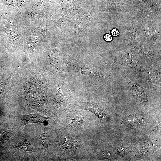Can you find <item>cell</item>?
<instances>
[{"label": "cell", "mask_w": 161, "mask_h": 161, "mask_svg": "<svg viewBox=\"0 0 161 161\" xmlns=\"http://www.w3.org/2000/svg\"><path fill=\"white\" fill-rule=\"evenodd\" d=\"M59 155L63 159H75L80 153L81 143L72 138L68 132L64 131L60 135Z\"/></svg>", "instance_id": "6da1fadb"}, {"label": "cell", "mask_w": 161, "mask_h": 161, "mask_svg": "<svg viewBox=\"0 0 161 161\" xmlns=\"http://www.w3.org/2000/svg\"><path fill=\"white\" fill-rule=\"evenodd\" d=\"M66 70L70 75H87L97 78H105L106 74L102 71L93 68L78 61H65Z\"/></svg>", "instance_id": "7a4b0ae2"}, {"label": "cell", "mask_w": 161, "mask_h": 161, "mask_svg": "<svg viewBox=\"0 0 161 161\" xmlns=\"http://www.w3.org/2000/svg\"><path fill=\"white\" fill-rule=\"evenodd\" d=\"M60 82L56 95L52 103V106L57 111H70L75 108L76 100L69 89H67L69 95L65 97L63 95L60 89Z\"/></svg>", "instance_id": "3957f363"}, {"label": "cell", "mask_w": 161, "mask_h": 161, "mask_svg": "<svg viewBox=\"0 0 161 161\" xmlns=\"http://www.w3.org/2000/svg\"><path fill=\"white\" fill-rule=\"evenodd\" d=\"M75 108L87 110L93 113L103 122L109 119V113L104 103L76 100Z\"/></svg>", "instance_id": "277c9868"}, {"label": "cell", "mask_w": 161, "mask_h": 161, "mask_svg": "<svg viewBox=\"0 0 161 161\" xmlns=\"http://www.w3.org/2000/svg\"><path fill=\"white\" fill-rule=\"evenodd\" d=\"M3 25L7 37V45L12 47L18 46L21 43V39L16 25L10 19L5 20Z\"/></svg>", "instance_id": "5b68a950"}, {"label": "cell", "mask_w": 161, "mask_h": 161, "mask_svg": "<svg viewBox=\"0 0 161 161\" xmlns=\"http://www.w3.org/2000/svg\"><path fill=\"white\" fill-rule=\"evenodd\" d=\"M17 123L20 126L36 123H42L45 125L49 124L51 117H46L37 114H30L27 115L19 113L14 114Z\"/></svg>", "instance_id": "8992f818"}, {"label": "cell", "mask_w": 161, "mask_h": 161, "mask_svg": "<svg viewBox=\"0 0 161 161\" xmlns=\"http://www.w3.org/2000/svg\"><path fill=\"white\" fill-rule=\"evenodd\" d=\"M42 36L40 27L37 25L33 29L29 35L25 48V51L32 53L37 49L41 43Z\"/></svg>", "instance_id": "52a82bcc"}, {"label": "cell", "mask_w": 161, "mask_h": 161, "mask_svg": "<svg viewBox=\"0 0 161 161\" xmlns=\"http://www.w3.org/2000/svg\"><path fill=\"white\" fill-rule=\"evenodd\" d=\"M146 120L144 117L141 115L131 114L124 117L122 123L129 128L136 131L143 128Z\"/></svg>", "instance_id": "ba28073f"}, {"label": "cell", "mask_w": 161, "mask_h": 161, "mask_svg": "<svg viewBox=\"0 0 161 161\" xmlns=\"http://www.w3.org/2000/svg\"><path fill=\"white\" fill-rule=\"evenodd\" d=\"M69 118L71 120V123L66 126L67 128L73 130L82 129L86 123V116L83 115L81 113H79L73 119L70 117Z\"/></svg>", "instance_id": "9c48e42d"}, {"label": "cell", "mask_w": 161, "mask_h": 161, "mask_svg": "<svg viewBox=\"0 0 161 161\" xmlns=\"http://www.w3.org/2000/svg\"><path fill=\"white\" fill-rule=\"evenodd\" d=\"M6 4L11 6L18 12V14L21 15V10L23 6L30 0H2Z\"/></svg>", "instance_id": "30bf717a"}, {"label": "cell", "mask_w": 161, "mask_h": 161, "mask_svg": "<svg viewBox=\"0 0 161 161\" xmlns=\"http://www.w3.org/2000/svg\"><path fill=\"white\" fill-rule=\"evenodd\" d=\"M15 148L20 149L26 151H30L33 150V146L31 143L26 140L23 141Z\"/></svg>", "instance_id": "8fae6325"}, {"label": "cell", "mask_w": 161, "mask_h": 161, "mask_svg": "<svg viewBox=\"0 0 161 161\" xmlns=\"http://www.w3.org/2000/svg\"><path fill=\"white\" fill-rule=\"evenodd\" d=\"M41 141L42 145L45 148L49 147L51 140L49 136L46 133H44L41 137Z\"/></svg>", "instance_id": "7c38bea8"}, {"label": "cell", "mask_w": 161, "mask_h": 161, "mask_svg": "<svg viewBox=\"0 0 161 161\" xmlns=\"http://www.w3.org/2000/svg\"><path fill=\"white\" fill-rule=\"evenodd\" d=\"M100 156L101 157L105 159H110L113 156L112 152L107 148L101 150L99 153Z\"/></svg>", "instance_id": "4fadbf2b"}, {"label": "cell", "mask_w": 161, "mask_h": 161, "mask_svg": "<svg viewBox=\"0 0 161 161\" xmlns=\"http://www.w3.org/2000/svg\"><path fill=\"white\" fill-rule=\"evenodd\" d=\"M6 81L0 83V97L4 95L5 90V85Z\"/></svg>", "instance_id": "5bb4252c"}, {"label": "cell", "mask_w": 161, "mask_h": 161, "mask_svg": "<svg viewBox=\"0 0 161 161\" xmlns=\"http://www.w3.org/2000/svg\"><path fill=\"white\" fill-rule=\"evenodd\" d=\"M117 150L120 155H123L125 154L126 149L124 147L122 146L120 147L117 149Z\"/></svg>", "instance_id": "9a60e30c"}, {"label": "cell", "mask_w": 161, "mask_h": 161, "mask_svg": "<svg viewBox=\"0 0 161 161\" xmlns=\"http://www.w3.org/2000/svg\"><path fill=\"white\" fill-rule=\"evenodd\" d=\"M104 38L105 40L108 41H112V35L109 34H106L105 35Z\"/></svg>", "instance_id": "2e32d148"}, {"label": "cell", "mask_w": 161, "mask_h": 161, "mask_svg": "<svg viewBox=\"0 0 161 161\" xmlns=\"http://www.w3.org/2000/svg\"><path fill=\"white\" fill-rule=\"evenodd\" d=\"M111 33L113 36H117L120 34L116 28H114L112 30Z\"/></svg>", "instance_id": "e0dca14e"}, {"label": "cell", "mask_w": 161, "mask_h": 161, "mask_svg": "<svg viewBox=\"0 0 161 161\" xmlns=\"http://www.w3.org/2000/svg\"><path fill=\"white\" fill-rule=\"evenodd\" d=\"M161 128V121L160 120H159L157 125L153 129L152 131L156 130H158L160 129Z\"/></svg>", "instance_id": "ac0fdd59"}, {"label": "cell", "mask_w": 161, "mask_h": 161, "mask_svg": "<svg viewBox=\"0 0 161 161\" xmlns=\"http://www.w3.org/2000/svg\"><path fill=\"white\" fill-rule=\"evenodd\" d=\"M1 13L0 11V31L1 30Z\"/></svg>", "instance_id": "d6986e66"}]
</instances>
